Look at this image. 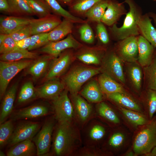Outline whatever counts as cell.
Listing matches in <instances>:
<instances>
[{"label":"cell","mask_w":156,"mask_h":156,"mask_svg":"<svg viewBox=\"0 0 156 156\" xmlns=\"http://www.w3.org/2000/svg\"><path fill=\"white\" fill-rule=\"evenodd\" d=\"M31 19L15 16H1L0 18V34L10 35L22 27L29 24Z\"/></svg>","instance_id":"15"},{"label":"cell","mask_w":156,"mask_h":156,"mask_svg":"<svg viewBox=\"0 0 156 156\" xmlns=\"http://www.w3.org/2000/svg\"><path fill=\"white\" fill-rule=\"evenodd\" d=\"M125 2L128 4L129 10L122 25L118 27L115 24L109 27L112 36L118 41L131 36L140 35L138 23L142 12L132 0H125Z\"/></svg>","instance_id":"2"},{"label":"cell","mask_w":156,"mask_h":156,"mask_svg":"<svg viewBox=\"0 0 156 156\" xmlns=\"http://www.w3.org/2000/svg\"><path fill=\"white\" fill-rule=\"evenodd\" d=\"M81 140L76 121L57 122L53 138L54 154L58 156L75 155L80 148Z\"/></svg>","instance_id":"1"},{"label":"cell","mask_w":156,"mask_h":156,"mask_svg":"<svg viewBox=\"0 0 156 156\" xmlns=\"http://www.w3.org/2000/svg\"><path fill=\"white\" fill-rule=\"evenodd\" d=\"M101 71V68L77 66L72 69L65 77L64 83L71 95L77 94L85 82Z\"/></svg>","instance_id":"3"},{"label":"cell","mask_w":156,"mask_h":156,"mask_svg":"<svg viewBox=\"0 0 156 156\" xmlns=\"http://www.w3.org/2000/svg\"><path fill=\"white\" fill-rule=\"evenodd\" d=\"M16 42V46L18 49H27L30 44L31 36Z\"/></svg>","instance_id":"49"},{"label":"cell","mask_w":156,"mask_h":156,"mask_svg":"<svg viewBox=\"0 0 156 156\" xmlns=\"http://www.w3.org/2000/svg\"><path fill=\"white\" fill-rule=\"evenodd\" d=\"M151 21L148 14H146L142 15L138 24L140 35L156 48V28Z\"/></svg>","instance_id":"21"},{"label":"cell","mask_w":156,"mask_h":156,"mask_svg":"<svg viewBox=\"0 0 156 156\" xmlns=\"http://www.w3.org/2000/svg\"><path fill=\"white\" fill-rule=\"evenodd\" d=\"M48 33H43L32 35L31 36L30 45L27 50L31 51L37 49L50 42L48 38Z\"/></svg>","instance_id":"42"},{"label":"cell","mask_w":156,"mask_h":156,"mask_svg":"<svg viewBox=\"0 0 156 156\" xmlns=\"http://www.w3.org/2000/svg\"><path fill=\"white\" fill-rule=\"evenodd\" d=\"M68 91L67 88L64 89L52 99L54 117L58 122L76 121L74 107L68 96Z\"/></svg>","instance_id":"5"},{"label":"cell","mask_w":156,"mask_h":156,"mask_svg":"<svg viewBox=\"0 0 156 156\" xmlns=\"http://www.w3.org/2000/svg\"><path fill=\"white\" fill-rule=\"evenodd\" d=\"M36 146L32 140H27L12 146L7 151L8 156H32L37 155Z\"/></svg>","instance_id":"23"},{"label":"cell","mask_w":156,"mask_h":156,"mask_svg":"<svg viewBox=\"0 0 156 156\" xmlns=\"http://www.w3.org/2000/svg\"><path fill=\"white\" fill-rule=\"evenodd\" d=\"M72 58L71 53L66 52L55 59L46 75V79H55L62 74L68 67Z\"/></svg>","instance_id":"17"},{"label":"cell","mask_w":156,"mask_h":156,"mask_svg":"<svg viewBox=\"0 0 156 156\" xmlns=\"http://www.w3.org/2000/svg\"><path fill=\"white\" fill-rule=\"evenodd\" d=\"M119 109L125 117L131 122L138 125L147 124V120L145 117L140 114L133 110L126 109L120 107Z\"/></svg>","instance_id":"39"},{"label":"cell","mask_w":156,"mask_h":156,"mask_svg":"<svg viewBox=\"0 0 156 156\" xmlns=\"http://www.w3.org/2000/svg\"><path fill=\"white\" fill-rule=\"evenodd\" d=\"M155 0V1H156V0Z\"/></svg>","instance_id":"56"},{"label":"cell","mask_w":156,"mask_h":156,"mask_svg":"<svg viewBox=\"0 0 156 156\" xmlns=\"http://www.w3.org/2000/svg\"><path fill=\"white\" fill-rule=\"evenodd\" d=\"M147 102L149 117L151 119L156 112V91L148 89Z\"/></svg>","instance_id":"45"},{"label":"cell","mask_w":156,"mask_h":156,"mask_svg":"<svg viewBox=\"0 0 156 156\" xmlns=\"http://www.w3.org/2000/svg\"><path fill=\"white\" fill-rule=\"evenodd\" d=\"M50 14L38 19H32L29 24L32 35L49 33L62 22L58 15Z\"/></svg>","instance_id":"13"},{"label":"cell","mask_w":156,"mask_h":156,"mask_svg":"<svg viewBox=\"0 0 156 156\" xmlns=\"http://www.w3.org/2000/svg\"><path fill=\"white\" fill-rule=\"evenodd\" d=\"M17 49L16 42L10 35H7L2 43L0 44V53L1 54Z\"/></svg>","instance_id":"46"},{"label":"cell","mask_w":156,"mask_h":156,"mask_svg":"<svg viewBox=\"0 0 156 156\" xmlns=\"http://www.w3.org/2000/svg\"><path fill=\"white\" fill-rule=\"evenodd\" d=\"M37 53L30 52L27 49H17L8 53L1 54V61L5 62L17 61L25 59H33L36 58Z\"/></svg>","instance_id":"29"},{"label":"cell","mask_w":156,"mask_h":156,"mask_svg":"<svg viewBox=\"0 0 156 156\" xmlns=\"http://www.w3.org/2000/svg\"><path fill=\"white\" fill-rule=\"evenodd\" d=\"M156 146V119L147 124L137 135L133 145L137 155H147Z\"/></svg>","instance_id":"4"},{"label":"cell","mask_w":156,"mask_h":156,"mask_svg":"<svg viewBox=\"0 0 156 156\" xmlns=\"http://www.w3.org/2000/svg\"><path fill=\"white\" fill-rule=\"evenodd\" d=\"M79 32L81 39L87 43H92L94 40V36L93 30L87 22L83 23L80 27Z\"/></svg>","instance_id":"43"},{"label":"cell","mask_w":156,"mask_h":156,"mask_svg":"<svg viewBox=\"0 0 156 156\" xmlns=\"http://www.w3.org/2000/svg\"><path fill=\"white\" fill-rule=\"evenodd\" d=\"M81 94L92 103H100L103 100L102 91L98 83L95 80L89 82L81 91Z\"/></svg>","instance_id":"27"},{"label":"cell","mask_w":156,"mask_h":156,"mask_svg":"<svg viewBox=\"0 0 156 156\" xmlns=\"http://www.w3.org/2000/svg\"><path fill=\"white\" fill-rule=\"evenodd\" d=\"M138 56L137 62L142 67L149 65L155 55L154 47L143 36H138Z\"/></svg>","instance_id":"18"},{"label":"cell","mask_w":156,"mask_h":156,"mask_svg":"<svg viewBox=\"0 0 156 156\" xmlns=\"http://www.w3.org/2000/svg\"><path fill=\"white\" fill-rule=\"evenodd\" d=\"M138 36H129L119 41L117 44L114 51L123 62H137Z\"/></svg>","instance_id":"9"},{"label":"cell","mask_w":156,"mask_h":156,"mask_svg":"<svg viewBox=\"0 0 156 156\" xmlns=\"http://www.w3.org/2000/svg\"><path fill=\"white\" fill-rule=\"evenodd\" d=\"M73 23L64 18L61 23L48 33V38L50 42H55L62 39L71 34L73 28Z\"/></svg>","instance_id":"26"},{"label":"cell","mask_w":156,"mask_h":156,"mask_svg":"<svg viewBox=\"0 0 156 156\" xmlns=\"http://www.w3.org/2000/svg\"><path fill=\"white\" fill-rule=\"evenodd\" d=\"M10 13L20 15H34L26 0H8Z\"/></svg>","instance_id":"34"},{"label":"cell","mask_w":156,"mask_h":156,"mask_svg":"<svg viewBox=\"0 0 156 156\" xmlns=\"http://www.w3.org/2000/svg\"><path fill=\"white\" fill-rule=\"evenodd\" d=\"M35 15L40 18L50 14L51 10L43 0H26Z\"/></svg>","instance_id":"36"},{"label":"cell","mask_w":156,"mask_h":156,"mask_svg":"<svg viewBox=\"0 0 156 156\" xmlns=\"http://www.w3.org/2000/svg\"><path fill=\"white\" fill-rule=\"evenodd\" d=\"M53 57L49 55H44L32 62L28 67V73L35 78L40 77L46 70L50 60Z\"/></svg>","instance_id":"30"},{"label":"cell","mask_w":156,"mask_h":156,"mask_svg":"<svg viewBox=\"0 0 156 156\" xmlns=\"http://www.w3.org/2000/svg\"><path fill=\"white\" fill-rule=\"evenodd\" d=\"M15 41L28 38L32 35L29 24L25 25L10 35Z\"/></svg>","instance_id":"44"},{"label":"cell","mask_w":156,"mask_h":156,"mask_svg":"<svg viewBox=\"0 0 156 156\" xmlns=\"http://www.w3.org/2000/svg\"><path fill=\"white\" fill-rule=\"evenodd\" d=\"M110 100L128 109L140 111V108L138 103L125 92H116L106 94Z\"/></svg>","instance_id":"28"},{"label":"cell","mask_w":156,"mask_h":156,"mask_svg":"<svg viewBox=\"0 0 156 156\" xmlns=\"http://www.w3.org/2000/svg\"><path fill=\"white\" fill-rule=\"evenodd\" d=\"M123 62L114 50L106 52L102 59L101 71L125 85L126 81Z\"/></svg>","instance_id":"7"},{"label":"cell","mask_w":156,"mask_h":156,"mask_svg":"<svg viewBox=\"0 0 156 156\" xmlns=\"http://www.w3.org/2000/svg\"><path fill=\"white\" fill-rule=\"evenodd\" d=\"M5 153L2 151H0V156H5Z\"/></svg>","instance_id":"55"},{"label":"cell","mask_w":156,"mask_h":156,"mask_svg":"<svg viewBox=\"0 0 156 156\" xmlns=\"http://www.w3.org/2000/svg\"><path fill=\"white\" fill-rule=\"evenodd\" d=\"M18 86V82L12 85L3 97L0 110V124L4 122L12 112Z\"/></svg>","instance_id":"22"},{"label":"cell","mask_w":156,"mask_h":156,"mask_svg":"<svg viewBox=\"0 0 156 156\" xmlns=\"http://www.w3.org/2000/svg\"><path fill=\"white\" fill-rule=\"evenodd\" d=\"M96 29L97 36L100 42L104 44L108 43L109 36L104 24L101 22L97 23Z\"/></svg>","instance_id":"47"},{"label":"cell","mask_w":156,"mask_h":156,"mask_svg":"<svg viewBox=\"0 0 156 156\" xmlns=\"http://www.w3.org/2000/svg\"><path fill=\"white\" fill-rule=\"evenodd\" d=\"M55 119L54 117L46 120L32 140L36 147L38 156L45 155L49 151L55 127Z\"/></svg>","instance_id":"8"},{"label":"cell","mask_w":156,"mask_h":156,"mask_svg":"<svg viewBox=\"0 0 156 156\" xmlns=\"http://www.w3.org/2000/svg\"><path fill=\"white\" fill-rule=\"evenodd\" d=\"M0 11L2 12L10 13L8 0H0Z\"/></svg>","instance_id":"50"},{"label":"cell","mask_w":156,"mask_h":156,"mask_svg":"<svg viewBox=\"0 0 156 156\" xmlns=\"http://www.w3.org/2000/svg\"><path fill=\"white\" fill-rule=\"evenodd\" d=\"M11 120L5 121L0 124V146H3L7 143L14 130Z\"/></svg>","instance_id":"40"},{"label":"cell","mask_w":156,"mask_h":156,"mask_svg":"<svg viewBox=\"0 0 156 156\" xmlns=\"http://www.w3.org/2000/svg\"><path fill=\"white\" fill-rule=\"evenodd\" d=\"M108 1L102 0L89 9L85 14L88 19L92 22L97 23L101 22L107 8Z\"/></svg>","instance_id":"33"},{"label":"cell","mask_w":156,"mask_h":156,"mask_svg":"<svg viewBox=\"0 0 156 156\" xmlns=\"http://www.w3.org/2000/svg\"><path fill=\"white\" fill-rule=\"evenodd\" d=\"M148 14L150 17L152 18L156 26V14L153 12H150Z\"/></svg>","instance_id":"51"},{"label":"cell","mask_w":156,"mask_h":156,"mask_svg":"<svg viewBox=\"0 0 156 156\" xmlns=\"http://www.w3.org/2000/svg\"><path fill=\"white\" fill-rule=\"evenodd\" d=\"M64 3L68 4L70 3L72 0H58Z\"/></svg>","instance_id":"54"},{"label":"cell","mask_w":156,"mask_h":156,"mask_svg":"<svg viewBox=\"0 0 156 156\" xmlns=\"http://www.w3.org/2000/svg\"><path fill=\"white\" fill-rule=\"evenodd\" d=\"M103 0H77L72 6L74 12L79 14H85L89 9Z\"/></svg>","instance_id":"41"},{"label":"cell","mask_w":156,"mask_h":156,"mask_svg":"<svg viewBox=\"0 0 156 156\" xmlns=\"http://www.w3.org/2000/svg\"><path fill=\"white\" fill-rule=\"evenodd\" d=\"M71 95L76 121L82 126L92 118L94 113L92 107L78 94Z\"/></svg>","instance_id":"12"},{"label":"cell","mask_w":156,"mask_h":156,"mask_svg":"<svg viewBox=\"0 0 156 156\" xmlns=\"http://www.w3.org/2000/svg\"><path fill=\"white\" fill-rule=\"evenodd\" d=\"M33 62L22 60L15 62H0V98L3 97L8 86L12 79L21 70L28 67Z\"/></svg>","instance_id":"6"},{"label":"cell","mask_w":156,"mask_h":156,"mask_svg":"<svg viewBox=\"0 0 156 156\" xmlns=\"http://www.w3.org/2000/svg\"><path fill=\"white\" fill-rule=\"evenodd\" d=\"M7 35L0 34V44H1Z\"/></svg>","instance_id":"53"},{"label":"cell","mask_w":156,"mask_h":156,"mask_svg":"<svg viewBox=\"0 0 156 156\" xmlns=\"http://www.w3.org/2000/svg\"><path fill=\"white\" fill-rule=\"evenodd\" d=\"M105 53V50L103 48H89L84 49L77 54V57L85 64H98Z\"/></svg>","instance_id":"25"},{"label":"cell","mask_w":156,"mask_h":156,"mask_svg":"<svg viewBox=\"0 0 156 156\" xmlns=\"http://www.w3.org/2000/svg\"><path fill=\"white\" fill-rule=\"evenodd\" d=\"M148 155L151 156H156V146L151 150L150 153L147 154Z\"/></svg>","instance_id":"52"},{"label":"cell","mask_w":156,"mask_h":156,"mask_svg":"<svg viewBox=\"0 0 156 156\" xmlns=\"http://www.w3.org/2000/svg\"><path fill=\"white\" fill-rule=\"evenodd\" d=\"M51 11L56 15L67 18L73 23H83L87 22L82 19L76 17L63 8L57 0H43Z\"/></svg>","instance_id":"31"},{"label":"cell","mask_w":156,"mask_h":156,"mask_svg":"<svg viewBox=\"0 0 156 156\" xmlns=\"http://www.w3.org/2000/svg\"><path fill=\"white\" fill-rule=\"evenodd\" d=\"M50 80L36 90L37 96L52 99L59 95L64 89L65 84L59 81Z\"/></svg>","instance_id":"20"},{"label":"cell","mask_w":156,"mask_h":156,"mask_svg":"<svg viewBox=\"0 0 156 156\" xmlns=\"http://www.w3.org/2000/svg\"><path fill=\"white\" fill-rule=\"evenodd\" d=\"M127 12L122 3L112 1H108V4L101 22L110 27L114 24L121 17Z\"/></svg>","instance_id":"19"},{"label":"cell","mask_w":156,"mask_h":156,"mask_svg":"<svg viewBox=\"0 0 156 156\" xmlns=\"http://www.w3.org/2000/svg\"><path fill=\"white\" fill-rule=\"evenodd\" d=\"M125 63L124 73L125 79H127L130 86L134 89L140 90L144 79L143 67L137 62Z\"/></svg>","instance_id":"14"},{"label":"cell","mask_w":156,"mask_h":156,"mask_svg":"<svg viewBox=\"0 0 156 156\" xmlns=\"http://www.w3.org/2000/svg\"><path fill=\"white\" fill-rule=\"evenodd\" d=\"M50 111L46 105H34L16 111L11 115L10 120L13 121L39 117L47 115Z\"/></svg>","instance_id":"16"},{"label":"cell","mask_w":156,"mask_h":156,"mask_svg":"<svg viewBox=\"0 0 156 156\" xmlns=\"http://www.w3.org/2000/svg\"><path fill=\"white\" fill-rule=\"evenodd\" d=\"M105 132L103 126L93 122L88 129L87 138L89 144L87 146H94V143L101 140L105 135Z\"/></svg>","instance_id":"35"},{"label":"cell","mask_w":156,"mask_h":156,"mask_svg":"<svg viewBox=\"0 0 156 156\" xmlns=\"http://www.w3.org/2000/svg\"><path fill=\"white\" fill-rule=\"evenodd\" d=\"M124 139V135L119 133L113 134L110 137L109 144L114 148H117L120 146L123 143Z\"/></svg>","instance_id":"48"},{"label":"cell","mask_w":156,"mask_h":156,"mask_svg":"<svg viewBox=\"0 0 156 156\" xmlns=\"http://www.w3.org/2000/svg\"><path fill=\"white\" fill-rule=\"evenodd\" d=\"M37 96L36 90L32 83L28 81L25 83L22 86L19 93L18 102L23 103L34 99Z\"/></svg>","instance_id":"37"},{"label":"cell","mask_w":156,"mask_h":156,"mask_svg":"<svg viewBox=\"0 0 156 156\" xmlns=\"http://www.w3.org/2000/svg\"><path fill=\"white\" fill-rule=\"evenodd\" d=\"M82 46L83 45L70 34L63 39L49 42L42 47L39 51L53 57H56L62 52L66 49H77Z\"/></svg>","instance_id":"11"},{"label":"cell","mask_w":156,"mask_h":156,"mask_svg":"<svg viewBox=\"0 0 156 156\" xmlns=\"http://www.w3.org/2000/svg\"><path fill=\"white\" fill-rule=\"evenodd\" d=\"M98 83L102 92L106 94L116 92H125L123 85L105 73L99 77Z\"/></svg>","instance_id":"24"},{"label":"cell","mask_w":156,"mask_h":156,"mask_svg":"<svg viewBox=\"0 0 156 156\" xmlns=\"http://www.w3.org/2000/svg\"><path fill=\"white\" fill-rule=\"evenodd\" d=\"M143 69L145 85L147 89L156 91V53L151 63Z\"/></svg>","instance_id":"32"},{"label":"cell","mask_w":156,"mask_h":156,"mask_svg":"<svg viewBox=\"0 0 156 156\" xmlns=\"http://www.w3.org/2000/svg\"><path fill=\"white\" fill-rule=\"evenodd\" d=\"M40 128L38 122L26 121L19 123L14 129L7 144L11 146L21 141L33 140Z\"/></svg>","instance_id":"10"},{"label":"cell","mask_w":156,"mask_h":156,"mask_svg":"<svg viewBox=\"0 0 156 156\" xmlns=\"http://www.w3.org/2000/svg\"><path fill=\"white\" fill-rule=\"evenodd\" d=\"M97 111L98 114L107 120L116 124L119 119L112 109L106 103L101 102L98 105Z\"/></svg>","instance_id":"38"}]
</instances>
